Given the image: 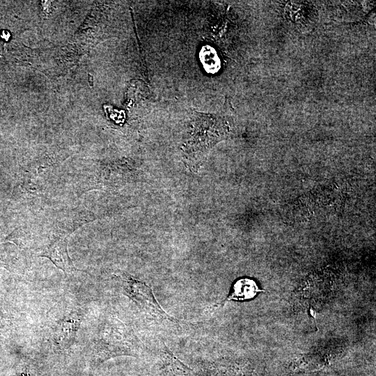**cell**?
Here are the masks:
<instances>
[{
	"label": "cell",
	"instance_id": "obj_1",
	"mask_svg": "<svg viewBox=\"0 0 376 376\" xmlns=\"http://www.w3.org/2000/svg\"><path fill=\"white\" fill-rule=\"evenodd\" d=\"M94 345L95 361L102 363L118 356L136 357L141 344L130 327L111 317L102 324Z\"/></svg>",
	"mask_w": 376,
	"mask_h": 376
},
{
	"label": "cell",
	"instance_id": "obj_2",
	"mask_svg": "<svg viewBox=\"0 0 376 376\" xmlns=\"http://www.w3.org/2000/svg\"><path fill=\"white\" fill-rule=\"evenodd\" d=\"M193 120V146H211L229 133L228 122L221 116L196 112Z\"/></svg>",
	"mask_w": 376,
	"mask_h": 376
},
{
	"label": "cell",
	"instance_id": "obj_3",
	"mask_svg": "<svg viewBox=\"0 0 376 376\" xmlns=\"http://www.w3.org/2000/svg\"><path fill=\"white\" fill-rule=\"evenodd\" d=\"M123 283V290L126 295L134 301L143 311L152 317L170 321H176L162 308L155 299L152 289L145 283L135 279L132 276L125 277Z\"/></svg>",
	"mask_w": 376,
	"mask_h": 376
},
{
	"label": "cell",
	"instance_id": "obj_4",
	"mask_svg": "<svg viewBox=\"0 0 376 376\" xmlns=\"http://www.w3.org/2000/svg\"><path fill=\"white\" fill-rule=\"evenodd\" d=\"M81 324V316L76 312L59 320L54 330V340L61 349H67L73 344Z\"/></svg>",
	"mask_w": 376,
	"mask_h": 376
},
{
	"label": "cell",
	"instance_id": "obj_5",
	"mask_svg": "<svg viewBox=\"0 0 376 376\" xmlns=\"http://www.w3.org/2000/svg\"><path fill=\"white\" fill-rule=\"evenodd\" d=\"M67 245L66 237L57 239L51 243L40 255V256L49 258L56 267L66 274L77 270L68 255Z\"/></svg>",
	"mask_w": 376,
	"mask_h": 376
},
{
	"label": "cell",
	"instance_id": "obj_6",
	"mask_svg": "<svg viewBox=\"0 0 376 376\" xmlns=\"http://www.w3.org/2000/svg\"><path fill=\"white\" fill-rule=\"evenodd\" d=\"M162 354V366L165 376H196L194 372L181 362L166 347Z\"/></svg>",
	"mask_w": 376,
	"mask_h": 376
},
{
	"label": "cell",
	"instance_id": "obj_7",
	"mask_svg": "<svg viewBox=\"0 0 376 376\" xmlns=\"http://www.w3.org/2000/svg\"><path fill=\"white\" fill-rule=\"evenodd\" d=\"M233 288V292L224 301L250 299L254 297L258 292L261 291L253 280L247 278L237 280L234 283Z\"/></svg>",
	"mask_w": 376,
	"mask_h": 376
}]
</instances>
